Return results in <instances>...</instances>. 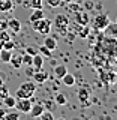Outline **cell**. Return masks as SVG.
<instances>
[{
    "label": "cell",
    "mask_w": 117,
    "mask_h": 120,
    "mask_svg": "<svg viewBox=\"0 0 117 120\" xmlns=\"http://www.w3.org/2000/svg\"><path fill=\"white\" fill-rule=\"evenodd\" d=\"M75 20H77V24H81V26H84V24H89L90 22V15L87 11H75Z\"/></svg>",
    "instance_id": "7"
},
{
    "label": "cell",
    "mask_w": 117,
    "mask_h": 120,
    "mask_svg": "<svg viewBox=\"0 0 117 120\" xmlns=\"http://www.w3.org/2000/svg\"><path fill=\"white\" fill-rule=\"evenodd\" d=\"M116 22H117V18H116Z\"/></svg>",
    "instance_id": "43"
},
{
    "label": "cell",
    "mask_w": 117,
    "mask_h": 120,
    "mask_svg": "<svg viewBox=\"0 0 117 120\" xmlns=\"http://www.w3.org/2000/svg\"><path fill=\"white\" fill-rule=\"evenodd\" d=\"M8 29H9L12 33H18L21 30L20 20H18V18H11V20H8Z\"/></svg>",
    "instance_id": "13"
},
{
    "label": "cell",
    "mask_w": 117,
    "mask_h": 120,
    "mask_svg": "<svg viewBox=\"0 0 117 120\" xmlns=\"http://www.w3.org/2000/svg\"><path fill=\"white\" fill-rule=\"evenodd\" d=\"M41 18H44V9L41 8V9H33V12L29 15V21L33 22L36 20H41Z\"/></svg>",
    "instance_id": "17"
},
{
    "label": "cell",
    "mask_w": 117,
    "mask_h": 120,
    "mask_svg": "<svg viewBox=\"0 0 117 120\" xmlns=\"http://www.w3.org/2000/svg\"><path fill=\"white\" fill-rule=\"evenodd\" d=\"M66 72H68L66 65H57V66L54 68V77H56V78H59V80H60V78H62Z\"/></svg>",
    "instance_id": "20"
},
{
    "label": "cell",
    "mask_w": 117,
    "mask_h": 120,
    "mask_svg": "<svg viewBox=\"0 0 117 120\" xmlns=\"http://www.w3.org/2000/svg\"><path fill=\"white\" fill-rule=\"evenodd\" d=\"M8 29V20L0 18V30H6Z\"/></svg>",
    "instance_id": "35"
},
{
    "label": "cell",
    "mask_w": 117,
    "mask_h": 120,
    "mask_svg": "<svg viewBox=\"0 0 117 120\" xmlns=\"http://www.w3.org/2000/svg\"><path fill=\"white\" fill-rule=\"evenodd\" d=\"M38 52H39V54H42L45 59H50L51 56H53V51H51V50H48V48L45 47V45H42V47L38 48Z\"/></svg>",
    "instance_id": "25"
},
{
    "label": "cell",
    "mask_w": 117,
    "mask_h": 120,
    "mask_svg": "<svg viewBox=\"0 0 117 120\" xmlns=\"http://www.w3.org/2000/svg\"><path fill=\"white\" fill-rule=\"evenodd\" d=\"M86 8H87V9H92V8H93V3H86Z\"/></svg>",
    "instance_id": "37"
},
{
    "label": "cell",
    "mask_w": 117,
    "mask_h": 120,
    "mask_svg": "<svg viewBox=\"0 0 117 120\" xmlns=\"http://www.w3.org/2000/svg\"><path fill=\"white\" fill-rule=\"evenodd\" d=\"M2 48H6V50H11L12 51L14 48H15V42L12 39H9V41H5V42L2 44Z\"/></svg>",
    "instance_id": "29"
},
{
    "label": "cell",
    "mask_w": 117,
    "mask_h": 120,
    "mask_svg": "<svg viewBox=\"0 0 117 120\" xmlns=\"http://www.w3.org/2000/svg\"><path fill=\"white\" fill-rule=\"evenodd\" d=\"M9 39H12V36L6 30H0V44H3L5 41H9Z\"/></svg>",
    "instance_id": "27"
},
{
    "label": "cell",
    "mask_w": 117,
    "mask_h": 120,
    "mask_svg": "<svg viewBox=\"0 0 117 120\" xmlns=\"http://www.w3.org/2000/svg\"><path fill=\"white\" fill-rule=\"evenodd\" d=\"M3 120H20V111H12V112L6 111Z\"/></svg>",
    "instance_id": "26"
},
{
    "label": "cell",
    "mask_w": 117,
    "mask_h": 120,
    "mask_svg": "<svg viewBox=\"0 0 117 120\" xmlns=\"http://www.w3.org/2000/svg\"><path fill=\"white\" fill-rule=\"evenodd\" d=\"M44 60L45 57L42 54H39V52H36L35 56H33V60H32V66L35 68V71H39L44 68Z\"/></svg>",
    "instance_id": "12"
},
{
    "label": "cell",
    "mask_w": 117,
    "mask_h": 120,
    "mask_svg": "<svg viewBox=\"0 0 117 120\" xmlns=\"http://www.w3.org/2000/svg\"><path fill=\"white\" fill-rule=\"evenodd\" d=\"M75 36L81 38V39H86V38H89V36H90V26H89V24H84V26L78 24L77 30H75Z\"/></svg>",
    "instance_id": "10"
},
{
    "label": "cell",
    "mask_w": 117,
    "mask_h": 120,
    "mask_svg": "<svg viewBox=\"0 0 117 120\" xmlns=\"http://www.w3.org/2000/svg\"><path fill=\"white\" fill-rule=\"evenodd\" d=\"M60 80L63 81V86H66V87H72V86H75V77L72 74H69V72H66Z\"/></svg>",
    "instance_id": "16"
},
{
    "label": "cell",
    "mask_w": 117,
    "mask_h": 120,
    "mask_svg": "<svg viewBox=\"0 0 117 120\" xmlns=\"http://www.w3.org/2000/svg\"><path fill=\"white\" fill-rule=\"evenodd\" d=\"M45 2H47V5L50 6V8H59L63 3L62 0H45Z\"/></svg>",
    "instance_id": "31"
},
{
    "label": "cell",
    "mask_w": 117,
    "mask_h": 120,
    "mask_svg": "<svg viewBox=\"0 0 117 120\" xmlns=\"http://www.w3.org/2000/svg\"><path fill=\"white\" fill-rule=\"evenodd\" d=\"M0 50H2V44H0Z\"/></svg>",
    "instance_id": "41"
},
{
    "label": "cell",
    "mask_w": 117,
    "mask_h": 120,
    "mask_svg": "<svg viewBox=\"0 0 117 120\" xmlns=\"http://www.w3.org/2000/svg\"><path fill=\"white\" fill-rule=\"evenodd\" d=\"M77 96H78V101H80V102H87L90 99V90L87 87H81L77 92Z\"/></svg>",
    "instance_id": "15"
},
{
    "label": "cell",
    "mask_w": 117,
    "mask_h": 120,
    "mask_svg": "<svg viewBox=\"0 0 117 120\" xmlns=\"http://www.w3.org/2000/svg\"><path fill=\"white\" fill-rule=\"evenodd\" d=\"M116 59H117V51H116Z\"/></svg>",
    "instance_id": "40"
},
{
    "label": "cell",
    "mask_w": 117,
    "mask_h": 120,
    "mask_svg": "<svg viewBox=\"0 0 117 120\" xmlns=\"http://www.w3.org/2000/svg\"><path fill=\"white\" fill-rule=\"evenodd\" d=\"M54 29L62 35H66L68 29H69V18H68L66 14H59L54 18Z\"/></svg>",
    "instance_id": "2"
},
{
    "label": "cell",
    "mask_w": 117,
    "mask_h": 120,
    "mask_svg": "<svg viewBox=\"0 0 117 120\" xmlns=\"http://www.w3.org/2000/svg\"><path fill=\"white\" fill-rule=\"evenodd\" d=\"M15 102H17V98H15V96L6 95L5 98H3V104H5L6 108H14L15 107Z\"/></svg>",
    "instance_id": "23"
},
{
    "label": "cell",
    "mask_w": 117,
    "mask_h": 120,
    "mask_svg": "<svg viewBox=\"0 0 117 120\" xmlns=\"http://www.w3.org/2000/svg\"><path fill=\"white\" fill-rule=\"evenodd\" d=\"M14 108H17L20 112L29 114L30 108H32V101H30V98H20V99L17 98V102H15Z\"/></svg>",
    "instance_id": "5"
},
{
    "label": "cell",
    "mask_w": 117,
    "mask_h": 120,
    "mask_svg": "<svg viewBox=\"0 0 117 120\" xmlns=\"http://www.w3.org/2000/svg\"><path fill=\"white\" fill-rule=\"evenodd\" d=\"M38 119H42V120H53L54 119V116H53V112H50V111H42V114L39 116Z\"/></svg>",
    "instance_id": "30"
},
{
    "label": "cell",
    "mask_w": 117,
    "mask_h": 120,
    "mask_svg": "<svg viewBox=\"0 0 117 120\" xmlns=\"http://www.w3.org/2000/svg\"><path fill=\"white\" fill-rule=\"evenodd\" d=\"M11 57H12V51L11 50H6V48H2L0 50V60L3 63H9Z\"/></svg>",
    "instance_id": "21"
},
{
    "label": "cell",
    "mask_w": 117,
    "mask_h": 120,
    "mask_svg": "<svg viewBox=\"0 0 117 120\" xmlns=\"http://www.w3.org/2000/svg\"><path fill=\"white\" fill-rule=\"evenodd\" d=\"M6 110H8L6 107H5V108H0V120H2L3 117H5V114H6Z\"/></svg>",
    "instance_id": "36"
},
{
    "label": "cell",
    "mask_w": 117,
    "mask_h": 120,
    "mask_svg": "<svg viewBox=\"0 0 117 120\" xmlns=\"http://www.w3.org/2000/svg\"><path fill=\"white\" fill-rule=\"evenodd\" d=\"M32 27L35 32L41 33V35H50L51 27H53V21L48 20V18H41V20H36L32 22Z\"/></svg>",
    "instance_id": "1"
},
{
    "label": "cell",
    "mask_w": 117,
    "mask_h": 120,
    "mask_svg": "<svg viewBox=\"0 0 117 120\" xmlns=\"http://www.w3.org/2000/svg\"><path fill=\"white\" fill-rule=\"evenodd\" d=\"M9 63H11V66H12V68H15V69H20V68L23 66L21 56H14V54H12V57H11V60H9Z\"/></svg>",
    "instance_id": "22"
},
{
    "label": "cell",
    "mask_w": 117,
    "mask_h": 120,
    "mask_svg": "<svg viewBox=\"0 0 117 120\" xmlns=\"http://www.w3.org/2000/svg\"><path fill=\"white\" fill-rule=\"evenodd\" d=\"M24 6L30 9H41L42 8V0H24Z\"/></svg>",
    "instance_id": "18"
},
{
    "label": "cell",
    "mask_w": 117,
    "mask_h": 120,
    "mask_svg": "<svg viewBox=\"0 0 117 120\" xmlns=\"http://www.w3.org/2000/svg\"><path fill=\"white\" fill-rule=\"evenodd\" d=\"M45 110V107L42 104H32V108H30V111H29V114H30V117H33V119H38L41 114H42V111Z\"/></svg>",
    "instance_id": "11"
},
{
    "label": "cell",
    "mask_w": 117,
    "mask_h": 120,
    "mask_svg": "<svg viewBox=\"0 0 117 120\" xmlns=\"http://www.w3.org/2000/svg\"><path fill=\"white\" fill-rule=\"evenodd\" d=\"M99 77L105 84H111L113 81L117 80V74L110 72V71H99Z\"/></svg>",
    "instance_id": "9"
},
{
    "label": "cell",
    "mask_w": 117,
    "mask_h": 120,
    "mask_svg": "<svg viewBox=\"0 0 117 120\" xmlns=\"http://www.w3.org/2000/svg\"><path fill=\"white\" fill-rule=\"evenodd\" d=\"M20 89L26 93V95H27V98H32L36 93V82H33V81H24V82H21Z\"/></svg>",
    "instance_id": "6"
},
{
    "label": "cell",
    "mask_w": 117,
    "mask_h": 120,
    "mask_svg": "<svg viewBox=\"0 0 117 120\" xmlns=\"http://www.w3.org/2000/svg\"><path fill=\"white\" fill-rule=\"evenodd\" d=\"M33 74H35V68H33L32 65H29L27 71H26V75H27V77H33Z\"/></svg>",
    "instance_id": "34"
},
{
    "label": "cell",
    "mask_w": 117,
    "mask_h": 120,
    "mask_svg": "<svg viewBox=\"0 0 117 120\" xmlns=\"http://www.w3.org/2000/svg\"><path fill=\"white\" fill-rule=\"evenodd\" d=\"M21 60H23V65H32V60H33V56H30V54H27V52H26V54H23L21 56Z\"/></svg>",
    "instance_id": "28"
},
{
    "label": "cell",
    "mask_w": 117,
    "mask_h": 120,
    "mask_svg": "<svg viewBox=\"0 0 117 120\" xmlns=\"http://www.w3.org/2000/svg\"><path fill=\"white\" fill-rule=\"evenodd\" d=\"M102 38H105V39L111 41V42L117 44V22H110V24L107 26L104 30H102Z\"/></svg>",
    "instance_id": "4"
},
{
    "label": "cell",
    "mask_w": 117,
    "mask_h": 120,
    "mask_svg": "<svg viewBox=\"0 0 117 120\" xmlns=\"http://www.w3.org/2000/svg\"><path fill=\"white\" fill-rule=\"evenodd\" d=\"M62 2H66V3H72L74 0H62Z\"/></svg>",
    "instance_id": "38"
},
{
    "label": "cell",
    "mask_w": 117,
    "mask_h": 120,
    "mask_svg": "<svg viewBox=\"0 0 117 120\" xmlns=\"http://www.w3.org/2000/svg\"><path fill=\"white\" fill-rule=\"evenodd\" d=\"M110 22H111V20H110V17H108L107 14H105V12H99L92 20V26H93L95 30H99V32H101V30H104Z\"/></svg>",
    "instance_id": "3"
},
{
    "label": "cell",
    "mask_w": 117,
    "mask_h": 120,
    "mask_svg": "<svg viewBox=\"0 0 117 120\" xmlns=\"http://www.w3.org/2000/svg\"><path fill=\"white\" fill-rule=\"evenodd\" d=\"M32 78L36 84H45L47 80H48V72H45L44 68H42V69H39V71H35V74H33Z\"/></svg>",
    "instance_id": "8"
},
{
    "label": "cell",
    "mask_w": 117,
    "mask_h": 120,
    "mask_svg": "<svg viewBox=\"0 0 117 120\" xmlns=\"http://www.w3.org/2000/svg\"><path fill=\"white\" fill-rule=\"evenodd\" d=\"M0 84H3V80H2V77H0Z\"/></svg>",
    "instance_id": "39"
},
{
    "label": "cell",
    "mask_w": 117,
    "mask_h": 120,
    "mask_svg": "<svg viewBox=\"0 0 117 120\" xmlns=\"http://www.w3.org/2000/svg\"><path fill=\"white\" fill-rule=\"evenodd\" d=\"M44 45L48 48V50L54 51L56 48H57V39H56V36H48L45 35V39H44Z\"/></svg>",
    "instance_id": "14"
},
{
    "label": "cell",
    "mask_w": 117,
    "mask_h": 120,
    "mask_svg": "<svg viewBox=\"0 0 117 120\" xmlns=\"http://www.w3.org/2000/svg\"><path fill=\"white\" fill-rule=\"evenodd\" d=\"M26 52H27V54H30V56H35L36 52H38V48L33 47V45H29V47L26 48Z\"/></svg>",
    "instance_id": "32"
},
{
    "label": "cell",
    "mask_w": 117,
    "mask_h": 120,
    "mask_svg": "<svg viewBox=\"0 0 117 120\" xmlns=\"http://www.w3.org/2000/svg\"><path fill=\"white\" fill-rule=\"evenodd\" d=\"M2 2H3V0H0V3H2Z\"/></svg>",
    "instance_id": "42"
},
{
    "label": "cell",
    "mask_w": 117,
    "mask_h": 120,
    "mask_svg": "<svg viewBox=\"0 0 117 120\" xmlns=\"http://www.w3.org/2000/svg\"><path fill=\"white\" fill-rule=\"evenodd\" d=\"M14 9V2L12 0H3L0 3V12H11Z\"/></svg>",
    "instance_id": "19"
},
{
    "label": "cell",
    "mask_w": 117,
    "mask_h": 120,
    "mask_svg": "<svg viewBox=\"0 0 117 120\" xmlns=\"http://www.w3.org/2000/svg\"><path fill=\"white\" fill-rule=\"evenodd\" d=\"M6 95H9V93H8V87H6L5 84H0V96L5 98Z\"/></svg>",
    "instance_id": "33"
},
{
    "label": "cell",
    "mask_w": 117,
    "mask_h": 120,
    "mask_svg": "<svg viewBox=\"0 0 117 120\" xmlns=\"http://www.w3.org/2000/svg\"><path fill=\"white\" fill-rule=\"evenodd\" d=\"M54 101L57 105H66L68 104V98L63 95V93H57V95L54 96Z\"/></svg>",
    "instance_id": "24"
}]
</instances>
